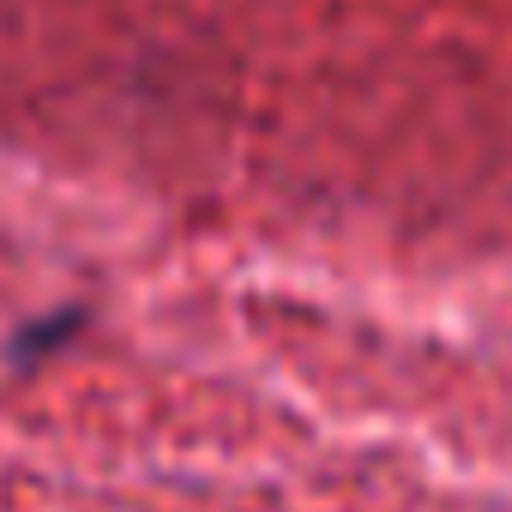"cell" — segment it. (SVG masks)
Masks as SVG:
<instances>
[{"label": "cell", "instance_id": "6da1fadb", "mask_svg": "<svg viewBox=\"0 0 512 512\" xmlns=\"http://www.w3.org/2000/svg\"><path fill=\"white\" fill-rule=\"evenodd\" d=\"M79 326H85V308H61V314H49V320L25 326V332L13 338V362H19V368H25V362H43V356H49V350H61Z\"/></svg>", "mask_w": 512, "mask_h": 512}]
</instances>
